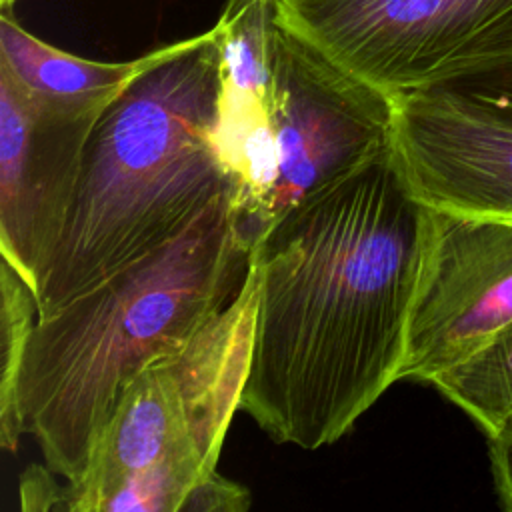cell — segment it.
<instances>
[{"instance_id":"cell-2","label":"cell","mask_w":512,"mask_h":512,"mask_svg":"<svg viewBox=\"0 0 512 512\" xmlns=\"http://www.w3.org/2000/svg\"><path fill=\"white\" fill-rule=\"evenodd\" d=\"M252 246L236 192H224L168 242L36 320L18 406L54 474L82 476L124 386L242 290Z\"/></svg>"},{"instance_id":"cell-1","label":"cell","mask_w":512,"mask_h":512,"mask_svg":"<svg viewBox=\"0 0 512 512\" xmlns=\"http://www.w3.org/2000/svg\"><path fill=\"white\" fill-rule=\"evenodd\" d=\"M424 220L390 142L258 234L240 410L276 444L336 442L400 380Z\"/></svg>"},{"instance_id":"cell-6","label":"cell","mask_w":512,"mask_h":512,"mask_svg":"<svg viewBox=\"0 0 512 512\" xmlns=\"http://www.w3.org/2000/svg\"><path fill=\"white\" fill-rule=\"evenodd\" d=\"M270 116L278 174L260 232L296 202L390 146L394 98L276 18Z\"/></svg>"},{"instance_id":"cell-7","label":"cell","mask_w":512,"mask_h":512,"mask_svg":"<svg viewBox=\"0 0 512 512\" xmlns=\"http://www.w3.org/2000/svg\"><path fill=\"white\" fill-rule=\"evenodd\" d=\"M512 324V220L426 206L400 380L428 382Z\"/></svg>"},{"instance_id":"cell-9","label":"cell","mask_w":512,"mask_h":512,"mask_svg":"<svg viewBox=\"0 0 512 512\" xmlns=\"http://www.w3.org/2000/svg\"><path fill=\"white\" fill-rule=\"evenodd\" d=\"M394 98L392 148L426 206L512 220V106L454 84Z\"/></svg>"},{"instance_id":"cell-3","label":"cell","mask_w":512,"mask_h":512,"mask_svg":"<svg viewBox=\"0 0 512 512\" xmlns=\"http://www.w3.org/2000/svg\"><path fill=\"white\" fill-rule=\"evenodd\" d=\"M216 28L166 44L102 112L76 198L36 294L38 318L176 236L236 192L216 146Z\"/></svg>"},{"instance_id":"cell-13","label":"cell","mask_w":512,"mask_h":512,"mask_svg":"<svg viewBox=\"0 0 512 512\" xmlns=\"http://www.w3.org/2000/svg\"><path fill=\"white\" fill-rule=\"evenodd\" d=\"M250 502V492L244 486L214 470L192 486L178 512H244Z\"/></svg>"},{"instance_id":"cell-14","label":"cell","mask_w":512,"mask_h":512,"mask_svg":"<svg viewBox=\"0 0 512 512\" xmlns=\"http://www.w3.org/2000/svg\"><path fill=\"white\" fill-rule=\"evenodd\" d=\"M54 470L46 464H30L20 476L22 510H68L70 484L60 486L52 478Z\"/></svg>"},{"instance_id":"cell-16","label":"cell","mask_w":512,"mask_h":512,"mask_svg":"<svg viewBox=\"0 0 512 512\" xmlns=\"http://www.w3.org/2000/svg\"><path fill=\"white\" fill-rule=\"evenodd\" d=\"M18 0H0V8H12V4H16Z\"/></svg>"},{"instance_id":"cell-11","label":"cell","mask_w":512,"mask_h":512,"mask_svg":"<svg viewBox=\"0 0 512 512\" xmlns=\"http://www.w3.org/2000/svg\"><path fill=\"white\" fill-rule=\"evenodd\" d=\"M430 384L482 428L492 450L512 452V324Z\"/></svg>"},{"instance_id":"cell-5","label":"cell","mask_w":512,"mask_h":512,"mask_svg":"<svg viewBox=\"0 0 512 512\" xmlns=\"http://www.w3.org/2000/svg\"><path fill=\"white\" fill-rule=\"evenodd\" d=\"M276 18L390 96L512 58V0H276Z\"/></svg>"},{"instance_id":"cell-8","label":"cell","mask_w":512,"mask_h":512,"mask_svg":"<svg viewBox=\"0 0 512 512\" xmlns=\"http://www.w3.org/2000/svg\"><path fill=\"white\" fill-rule=\"evenodd\" d=\"M102 112L36 96L0 62V252L38 294Z\"/></svg>"},{"instance_id":"cell-4","label":"cell","mask_w":512,"mask_h":512,"mask_svg":"<svg viewBox=\"0 0 512 512\" xmlns=\"http://www.w3.org/2000/svg\"><path fill=\"white\" fill-rule=\"evenodd\" d=\"M258 270L176 350L124 386L82 476L70 512H178L216 470L250 370Z\"/></svg>"},{"instance_id":"cell-12","label":"cell","mask_w":512,"mask_h":512,"mask_svg":"<svg viewBox=\"0 0 512 512\" xmlns=\"http://www.w3.org/2000/svg\"><path fill=\"white\" fill-rule=\"evenodd\" d=\"M0 338H2V370H0V444L8 452H16L24 424L18 406V378L26 358L30 334L38 320V302L34 290L22 280L16 268L2 258L0 268Z\"/></svg>"},{"instance_id":"cell-10","label":"cell","mask_w":512,"mask_h":512,"mask_svg":"<svg viewBox=\"0 0 512 512\" xmlns=\"http://www.w3.org/2000/svg\"><path fill=\"white\" fill-rule=\"evenodd\" d=\"M164 48L126 62L88 60L36 38L16 20L12 8H0V62L36 96L70 108L104 112Z\"/></svg>"},{"instance_id":"cell-15","label":"cell","mask_w":512,"mask_h":512,"mask_svg":"<svg viewBox=\"0 0 512 512\" xmlns=\"http://www.w3.org/2000/svg\"><path fill=\"white\" fill-rule=\"evenodd\" d=\"M444 84H454L484 100L512 106V58Z\"/></svg>"}]
</instances>
